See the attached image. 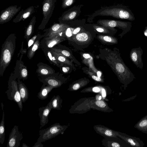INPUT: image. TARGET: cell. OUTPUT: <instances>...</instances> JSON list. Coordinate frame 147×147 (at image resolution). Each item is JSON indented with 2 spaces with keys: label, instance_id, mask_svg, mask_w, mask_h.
<instances>
[{
  "label": "cell",
  "instance_id": "8fae6325",
  "mask_svg": "<svg viewBox=\"0 0 147 147\" xmlns=\"http://www.w3.org/2000/svg\"><path fill=\"white\" fill-rule=\"evenodd\" d=\"M23 138L22 134L19 131L18 126L15 125L9 134L7 147H19Z\"/></svg>",
  "mask_w": 147,
  "mask_h": 147
},
{
  "label": "cell",
  "instance_id": "7c38bea8",
  "mask_svg": "<svg viewBox=\"0 0 147 147\" xmlns=\"http://www.w3.org/2000/svg\"><path fill=\"white\" fill-rule=\"evenodd\" d=\"M111 90L109 86L99 85L85 88L81 90L80 92L98 93L101 95L104 99L108 95L111 94Z\"/></svg>",
  "mask_w": 147,
  "mask_h": 147
},
{
  "label": "cell",
  "instance_id": "5b68a950",
  "mask_svg": "<svg viewBox=\"0 0 147 147\" xmlns=\"http://www.w3.org/2000/svg\"><path fill=\"white\" fill-rule=\"evenodd\" d=\"M68 125H61L59 123H54L46 129L39 131V136L37 142H42L51 139L60 134H63Z\"/></svg>",
  "mask_w": 147,
  "mask_h": 147
},
{
  "label": "cell",
  "instance_id": "9c48e42d",
  "mask_svg": "<svg viewBox=\"0 0 147 147\" xmlns=\"http://www.w3.org/2000/svg\"><path fill=\"white\" fill-rule=\"evenodd\" d=\"M102 26L111 28L118 27L122 30L121 33L119 35L121 38L131 30L132 27V23L130 22H125L118 20H105L99 22Z\"/></svg>",
  "mask_w": 147,
  "mask_h": 147
},
{
  "label": "cell",
  "instance_id": "f35d334b",
  "mask_svg": "<svg viewBox=\"0 0 147 147\" xmlns=\"http://www.w3.org/2000/svg\"><path fill=\"white\" fill-rule=\"evenodd\" d=\"M37 36V35H35L28 41V49L30 48L34 44Z\"/></svg>",
  "mask_w": 147,
  "mask_h": 147
},
{
  "label": "cell",
  "instance_id": "d6986e66",
  "mask_svg": "<svg viewBox=\"0 0 147 147\" xmlns=\"http://www.w3.org/2000/svg\"><path fill=\"white\" fill-rule=\"evenodd\" d=\"M93 109L105 113H109L113 110L108 106L107 103L103 99H98L96 98L94 102Z\"/></svg>",
  "mask_w": 147,
  "mask_h": 147
},
{
  "label": "cell",
  "instance_id": "8992f818",
  "mask_svg": "<svg viewBox=\"0 0 147 147\" xmlns=\"http://www.w3.org/2000/svg\"><path fill=\"white\" fill-rule=\"evenodd\" d=\"M96 97L80 98L71 106L69 110L71 114H82L92 109Z\"/></svg>",
  "mask_w": 147,
  "mask_h": 147
},
{
  "label": "cell",
  "instance_id": "2e32d148",
  "mask_svg": "<svg viewBox=\"0 0 147 147\" xmlns=\"http://www.w3.org/2000/svg\"><path fill=\"white\" fill-rule=\"evenodd\" d=\"M69 27L65 24L54 23L48 30L47 37H50L55 35L64 33L65 30Z\"/></svg>",
  "mask_w": 147,
  "mask_h": 147
},
{
  "label": "cell",
  "instance_id": "e0dca14e",
  "mask_svg": "<svg viewBox=\"0 0 147 147\" xmlns=\"http://www.w3.org/2000/svg\"><path fill=\"white\" fill-rule=\"evenodd\" d=\"M51 109L49 107V103L45 107H41L39 109L38 115L40 118V125L41 126H44L48 123L49 114Z\"/></svg>",
  "mask_w": 147,
  "mask_h": 147
},
{
  "label": "cell",
  "instance_id": "7402d4cb",
  "mask_svg": "<svg viewBox=\"0 0 147 147\" xmlns=\"http://www.w3.org/2000/svg\"><path fill=\"white\" fill-rule=\"evenodd\" d=\"M89 82V80L86 78L79 79L70 85L68 90L71 91L77 90L87 85Z\"/></svg>",
  "mask_w": 147,
  "mask_h": 147
},
{
  "label": "cell",
  "instance_id": "603a6c76",
  "mask_svg": "<svg viewBox=\"0 0 147 147\" xmlns=\"http://www.w3.org/2000/svg\"><path fill=\"white\" fill-rule=\"evenodd\" d=\"M96 38L99 41L104 45H112L117 44L118 42L117 38L113 36L97 35Z\"/></svg>",
  "mask_w": 147,
  "mask_h": 147
},
{
  "label": "cell",
  "instance_id": "44dd1931",
  "mask_svg": "<svg viewBox=\"0 0 147 147\" xmlns=\"http://www.w3.org/2000/svg\"><path fill=\"white\" fill-rule=\"evenodd\" d=\"M93 30L98 35H107L113 36L116 33L117 30L114 28L102 26H94L93 27Z\"/></svg>",
  "mask_w": 147,
  "mask_h": 147
},
{
  "label": "cell",
  "instance_id": "4fadbf2b",
  "mask_svg": "<svg viewBox=\"0 0 147 147\" xmlns=\"http://www.w3.org/2000/svg\"><path fill=\"white\" fill-rule=\"evenodd\" d=\"M143 51L140 47L132 49L129 54L130 58L133 63L141 69H142L143 64L142 59Z\"/></svg>",
  "mask_w": 147,
  "mask_h": 147
},
{
  "label": "cell",
  "instance_id": "d590c367",
  "mask_svg": "<svg viewBox=\"0 0 147 147\" xmlns=\"http://www.w3.org/2000/svg\"><path fill=\"white\" fill-rule=\"evenodd\" d=\"M20 74L21 78L24 80L26 79L28 76V71L26 68L23 65L20 68Z\"/></svg>",
  "mask_w": 147,
  "mask_h": 147
},
{
  "label": "cell",
  "instance_id": "cb8c5ba5",
  "mask_svg": "<svg viewBox=\"0 0 147 147\" xmlns=\"http://www.w3.org/2000/svg\"><path fill=\"white\" fill-rule=\"evenodd\" d=\"M51 51L59 63L71 66L75 70V67L73 63V61H70L68 58L60 53L51 50Z\"/></svg>",
  "mask_w": 147,
  "mask_h": 147
},
{
  "label": "cell",
  "instance_id": "ee69618b",
  "mask_svg": "<svg viewBox=\"0 0 147 147\" xmlns=\"http://www.w3.org/2000/svg\"><path fill=\"white\" fill-rule=\"evenodd\" d=\"M22 147H29L25 143H23Z\"/></svg>",
  "mask_w": 147,
  "mask_h": 147
},
{
  "label": "cell",
  "instance_id": "ba28073f",
  "mask_svg": "<svg viewBox=\"0 0 147 147\" xmlns=\"http://www.w3.org/2000/svg\"><path fill=\"white\" fill-rule=\"evenodd\" d=\"M56 0H44L42 3L43 18L39 26V29H43L53 14Z\"/></svg>",
  "mask_w": 147,
  "mask_h": 147
},
{
  "label": "cell",
  "instance_id": "3957f363",
  "mask_svg": "<svg viewBox=\"0 0 147 147\" xmlns=\"http://www.w3.org/2000/svg\"><path fill=\"white\" fill-rule=\"evenodd\" d=\"M94 32H91L85 30L69 38V43L74 48L82 50L88 47L96 37Z\"/></svg>",
  "mask_w": 147,
  "mask_h": 147
},
{
  "label": "cell",
  "instance_id": "f546056e",
  "mask_svg": "<svg viewBox=\"0 0 147 147\" xmlns=\"http://www.w3.org/2000/svg\"><path fill=\"white\" fill-rule=\"evenodd\" d=\"M134 127L142 132L147 134V115L141 119Z\"/></svg>",
  "mask_w": 147,
  "mask_h": 147
},
{
  "label": "cell",
  "instance_id": "d4e9b609",
  "mask_svg": "<svg viewBox=\"0 0 147 147\" xmlns=\"http://www.w3.org/2000/svg\"><path fill=\"white\" fill-rule=\"evenodd\" d=\"M62 101V99L59 95L55 96L54 95L48 103L49 107L52 109L60 110L62 107L61 104Z\"/></svg>",
  "mask_w": 147,
  "mask_h": 147
},
{
  "label": "cell",
  "instance_id": "f1b7e54d",
  "mask_svg": "<svg viewBox=\"0 0 147 147\" xmlns=\"http://www.w3.org/2000/svg\"><path fill=\"white\" fill-rule=\"evenodd\" d=\"M51 50L60 53L64 56L70 59L74 63H75L78 65H80V63L76 59L74 56L71 51L70 52L67 50L55 48H52Z\"/></svg>",
  "mask_w": 147,
  "mask_h": 147
},
{
  "label": "cell",
  "instance_id": "d6a6232c",
  "mask_svg": "<svg viewBox=\"0 0 147 147\" xmlns=\"http://www.w3.org/2000/svg\"><path fill=\"white\" fill-rule=\"evenodd\" d=\"M82 69L83 70L84 73L88 75L90 77L95 81L101 83L104 82V79L102 77L97 76L87 67H85L82 68Z\"/></svg>",
  "mask_w": 147,
  "mask_h": 147
},
{
  "label": "cell",
  "instance_id": "1f68e13d",
  "mask_svg": "<svg viewBox=\"0 0 147 147\" xmlns=\"http://www.w3.org/2000/svg\"><path fill=\"white\" fill-rule=\"evenodd\" d=\"M1 107L3 110L2 118L0 124V142L3 144L5 139V113L3 111V105L1 103Z\"/></svg>",
  "mask_w": 147,
  "mask_h": 147
},
{
  "label": "cell",
  "instance_id": "6da1fadb",
  "mask_svg": "<svg viewBox=\"0 0 147 147\" xmlns=\"http://www.w3.org/2000/svg\"><path fill=\"white\" fill-rule=\"evenodd\" d=\"M100 51L98 57L106 61L125 89L128 85L136 78L124 63L119 49L115 48L113 50L106 49Z\"/></svg>",
  "mask_w": 147,
  "mask_h": 147
},
{
  "label": "cell",
  "instance_id": "836d02e7",
  "mask_svg": "<svg viewBox=\"0 0 147 147\" xmlns=\"http://www.w3.org/2000/svg\"><path fill=\"white\" fill-rule=\"evenodd\" d=\"M40 45L39 41L36 40L34 44L31 46L29 49L28 53V57L30 59H31L35 54L36 51L38 49Z\"/></svg>",
  "mask_w": 147,
  "mask_h": 147
},
{
  "label": "cell",
  "instance_id": "b9f144b4",
  "mask_svg": "<svg viewBox=\"0 0 147 147\" xmlns=\"http://www.w3.org/2000/svg\"><path fill=\"white\" fill-rule=\"evenodd\" d=\"M70 67H63L62 68V71L65 73H67L69 71Z\"/></svg>",
  "mask_w": 147,
  "mask_h": 147
},
{
  "label": "cell",
  "instance_id": "7bdbcfd3",
  "mask_svg": "<svg viewBox=\"0 0 147 147\" xmlns=\"http://www.w3.org/2000/svg\"><path fill=\"white\" fill-rule=\"evenodd\" d=\"M143 33L144 36L146 37H147V26L145 27L143 31Z\"/></svg>",
  "mask_w": 147,
  "mask_h": 147
},
{
  "label": "cell",
  "instance_id": "52a82bcc",
  "mask_svg": "<svg viewBox=\"0 0 147 147\" xmlns=\"http://www.w3.org/2000/svg\"><path fill=\"white\" fill-rule=\"evenodd\" d=\"M8 85V89L5 92L8 98L17 103L22 112L23 108L22 102L19 90L18 84L16 80H13L9 83Z\"/></svg>",
  "mask_w": 147,
  "mask_h": 147
},
{
  "label": "cell",
  "instance_id": "83f0119b",
  "mask_svg": "<svg viewBox=\"0 0 147 147\" xmlns=\"http://www.w3.org/2000/svg\"><path fill=\"white\" fill-rule=\"evenodd\" d=\"M46 85V84L44 83L38 94V98L42 100L47 98L49 93L54 88L51 86Z\"/></svg>",
  "mask_w": 147,
  "mask_h": 147
},
{
  "label": "cell",
  "instance_id": "30bf717a",
  "mask_svg": "<svg viewBox=\"0 0 147 147\" xmlns=\"http://www.w3.org/2000/svg\"><path fill=\"white\" fill-rule=\"evenodd\" d=\"M21 6L18 7L17 5H11L1 12L0 24H3L9 21L20 11Z\"/></svg>",
  "mask_w": 147,
  "mask_h": 147
},
{
  "label": "cell",
  "instance_id": "74e56055",
  "mask_svg": "<svg viewBox=\"0 0 147 147\" xmlns=\"http://www.w3.org/2000/svg\"><path fill=\"white\" fill-rule=\"evenodd\" d=\"M74 0H62V7L65 8L71 5L73 3Z\"/></svg>",
  "mask_w": 147,
  "mask_h": 147
},
{
  "label": "cell",
  "instance_id": "ac0fdd59",
  "mask_svg": "<svg viewBox=\"0 0 147 147\" xmlns=\"http://www.w3.org/2000/svg\"><path fill=\"white\" fill-rule=\"evenodd\" d=\"M34 12V7L33 6L28 7L24 10L22 9L13 20V22L17 23L24 20L30 16Z\"/></svg>",
  "mask_w": 147,
  "mask_h": 147
},
{
  "label": "cell",
  "instance_id": "7a4b0ae2",
  "mask_svg": "<svg viewBox=\"0 0 147 147\" xmlns=\"http://www.w3.org/2000/svg\"><path fill=\"white\" fill-rule=\"evenodd\" d=\"M16 38L14 34H11L2 45L0 60V76H3L11 60L16 48Z\"/></svg>",
  "mask_w": 147,
  "mask_h": 147
},
{
  "label": "cell",
  "instance_id": "8d00e7d4",
  "mask_svg": "<svg viewBox=\"0 0 147 147\" xmlns=\"http://www.w3.org/2000/svg\"><path fill=\"white\" fill-rule=\"evenodd\" d=\"M47 55L50 61L57 66L59 67V63L58 62L55 57L52 54L51 51H47Z\"/></svg>",
  "mask_w": 147,
  "mask_h": 147
},
{
  "label": "cell",
  "instance_id": "4dcf8cb0",
  "mask_svg": "<svg viewBox=\"0 0 147 147\" xmlns=\"http://www.w3.org/2000/svg\"><path fill=\"white\" fill-rule=\"evenodd\" d=\"M65 81L58 79L47 78L44 79L43 82L46 85L51 86L54 88L61 86Z\"/></svg>",
  "mask_w": 147,
  "mask_h": 147
},
{
  "label": "cell",
  "instance_id": "ab89813d",
  "mask_svg": "<svg viewBox=\"0 0 147 147\" xmlns=\"http://www.w3.org/2000/svg\"><path fill=\"white\" fill-rule=\"evenodd\" d=\"M81 55H82L81 56L85 59H88L91 57L90 55L88 53H83L82 54H81Z\"/></svg>",
  "mask_w": 147,
  "mask_h": 147
},
{
  "label": "cell",
  "instance_id": "277c9868",
  "mask_svg": "<svg viewBox=\"0 0 147 147\" xmlns=\"http://www.w3.org/2000/svg\"><path fill=\"white\" fill-rule=\"evenodd\" d=\"M100 14L130 21H134L135 20L134 16L131 10L127 7L121 5L105 9L101 12Z\"/></svg>",
  "mask_w": 147,
  "mask_h": 147
},
{
  "label": "cell",
  "instance_id": "ffe728a7",
  "mask_svg": "<svg viewBox=\"0 0 147 147\" xmlns=\"http://www.w3.org/2000/svg\"><path fill=\"white\" fill-rule=\"evenodd\" d=\"M66 40L64 33L55 35L50 37H46L45 43L47 47L49 48H53L58 43Z\"/></svg>",
  "mask_w": 147,
  "mask_h": 147
},
{
  "label": "cell",
  "instance_id": "60d3db41",
  "mask_svg": "<svg viewBox=\"0 0 147 147\" xmlns=\"http://www.w3.org/2000/svg\"><path fill=\"white\" fill-rule=\"evenodd\" d=\"M43 145L42 144L41 142H36L35 143L33 147H43Z\"/></svg>",
  "mask_w": 147,
  "mask_h": 147
},
{
  "label": "cell",
  "instance_id": "484cf974",
  "mask_svg": "<svg viewBox=\"0 0 147 147\" xmlns=\"http://www.w3.org/2000/svg\"><path fill=\"white\" fill-rule=\"evenodd\" d=\"M35 16H33L29 24L25 31L24 38L26 39L27 41L29 40L30 38L34 32L35 24L36 22Z\"/></svg>",
  "mask_w": 147,
  "mask_h": 147
},
{
  "label": "cell",
  "instance_id": "4316f807",
  "mask_svg": "<svg viewBox=\"0 0 147 147\" xmlns=\"http://www.w3.org/2000/svg\"><path fill=\"white\" fill-rule=\"evenodd\" d=\"M19 90L22 102H25L28 99L29 93L28 88L24 83L20 80L18 83Z\"/></svg>",
  "mask_w": 147,
  "mask_h": 147
},
{
  "label": "cell",
  "instance_id": "e575fe53",
  "mask_svg": "<svg viewBox=\"0 0 147 147\" xmlns=\"http://www.w3.org/2000/svg\"><path fill=\"white\" fill-rule=\"evenodd\" d=\"M37 72L43 75H48L52 74L53 71L50 68L45 66L41 67L37 70Z\"/></svg>",
  "mask_w": 147,
  "mask_h": 147
},
{
  "label": "cell",
  "instance_id": "9a60e30c",
  "mask_svg": "<svg viewBox=\"0 0 147 147\" xmlns=\"http://www.w3.org/2000/svg\"><path fill=\"white\" fill-rule=\"evenodd\" d=\"M118 132L117 136L124 140L131 146L143 147L144 146L143 142L140 138L129 136L125 133Z\"/></svg>",
  "mask_w": 147,
  "mask_h": 147
},
{
  "label": "cell",
  "instance_id": "5bb4252c",
  "mask_svg": "<svg viewBox=\"0 0 147 147\" xmlns=\"http://www.w3.org/2000/svg\"><path fill=\"white\" fill-rule=\"evenodd\" d=\"M94 129L98 134L105 137L117 138L118 131H115L100 125H95Z\"/></svg>",
  "mask_w": 147,
  "mask_h": 147
}]
</instances>
